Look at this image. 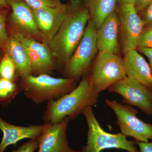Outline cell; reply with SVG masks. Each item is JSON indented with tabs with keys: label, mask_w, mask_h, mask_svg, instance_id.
<instances>
[{
	"label": "cell",
	"mask_w": 152,
	"mask_h": 152,
	"mask_svg": "<svg viewBox=\"0 0 152 152\" xmlns=\"http://www.w3.org/2000/svg\"><path fill=\"white\" fill-rule=\"evenodd\" d=\"M88 74L93 88L99 94L127 77L122 58L107 52H98Z\"/></svg>",
	"instance_id": "cell-6"
},
{
	"label": "cell",
	"mask_w": 152,
	"mask_h": 152,
	"mask_svg": "<svg viewBox=\"0 0 152 152\" xmlns=\"http://www.w3.org/2000/svg\"><path fill=\"white\" fill-rule=\"evenodd\" d=\"M142 12V17L141 18L144 28L152 27V2L147 6Z\"/></svg>",
	"instance_id": "cell-25"
},
{
	"label": "cell",
	"mask_w": 152,
	"mask_h": 152,
	"mask_svg": "<svg viewBox=\"0 0 152 152\" xmlns=\"http://www.w3.org/2000/svg\"><path fill=\"white\" fill-rule=\"evenodd\" d=\"M138 50L143 54L147 57L149 61V66L152 74V49L147 48H140L137 49Z\"/></svg>",
	"instance_id": "cell-27"
},
{
	"label": "cell",
	"mask_w": 152,
	"mask_h": 152,
	"mask_svg": "<svg viewBox=\"0 0 152 152\" xmlns=\"http://www.w3.org/2000/svg\"><path fill=\"white\" fill-rule=\"evenodd\" d=\"M32 10L44 7H55L61 5L60 0H22Z\"/></svg>",
	"instance_id": "cell-21"
},
{
	"label": "cell",
	"mask_w": 152,
	"mask_h": 152,
	"mask_svg": "<svg viewBox=\"0 0 152 152\" xmlns=\"http://www.w3.org/2000/svg\"><path fill=\"white\" fill-rule=\"evenodd\" d=\"M22 91L20 84L15 81L0 78V103L7 105L19 93Z\"/></svg>",
	"instance_id": "cell-19"
},
{
	"label": "cell",
	"mask_w": 152,
	"mask_h": 152,
	"mask_svg": "<svg viewBox=\"0 0 152 152\" xmlns=\"http://www.w3.org/2000/svg\"><path fill=\"white\" fill-rule=\"evenodd\" d=\"M82 114L86 118L88 126L87 143L83 148V152H101L111 148L139 152L135 143L128 140L126 136L122 133L110 134L104 131L95 116L92 107L86 108Z\"/></svg>",
	"instance_id": "cell-5"
},
{
	"label": "cell",
	"mask_w": 152,
	"mask_h": 152,
	"mask_svg": "<svg viewBox=\"0 0 152 152\" xmlns=\"http://www.w3.org/2000/svg\"><path fill=\"white\" fill-rule=\"evenodd\" d=\"M108 91L117 93L128 105L135 106L148 115L152 116V90L127 77L109 87Z\"/></svg>",
	"instance_id": "cell-10"
},
{
	"label": "cell",
	"mask_w": 152,
	"mask_h": 152,
	"mask_svg": "<svg viewBox=\"0 0 152 152\" xmlns=\"http://www.w3.org/2000/svg\"><path fill=\"white\" fill-rule=\"evenodd\" d=\"M17 77L18 76L15 66L10 57L5 53L0 62V78L15 82Z\"/></svg>",
	"instance_id": "cell-20"
},
{
	"label": "cell",
	"mask_w": 152,
	"mask_h": 152,
	"mask_svg": "<svg viewBox=\"0 0 152 152\" xmlns=\"http://www.w3.org/2000/svg\"><path fill=\"white\" fill-rule=\"evenodd\" d=\"M119 20L115 11L104 20L96 31L99 52H107L120 55Z\"/></svg>",
	"instance_id": "cell-14"
},
{
	"label": "cell",
	"mask_w": 152,
	"mask_h": 152,
	"mask_svg": "<svg viewBox=\"0 0 152 152\" xmlns=\"http://www.w3.org/2000/svg\"><path fill=\"white\" fill-rule=\"evenodd\" d=\"M119 20L120 47L124 54L136 50L138 42L144 29L141 17L134 4H119L116 9Z\"/></svg>",
	"instance_id": "cell-8"
},
{
	"label": "cell",
	"mask_w": 152,
	"mask_h": 152,
	"mask_svg": "<svg viewBox=\"0 0 152 152\" xmlns=\"http://www.w3.org/2000/svg\"><path fill=\"white\" fill-rule=\"evenodd\" d=\"M73 79L57 78L47 74L20 79L22 91L28 99L37 104L56 99L70 92L77 87Z\"/></svg>",
	"instance_id": "cell-3"
},
{
	"label": "cell",
	"mask_w": 152,
	"mask_h": 152,
	"mask_svg": "<svg viewBox=\"0 0 152 152\" xmlns=\"http://www.w3.org/2000/svg\"><path fill=\"white\" fill-rule=\"evenodd\" d=\"M12 9L10 21L13 29L48 44L38 27L32 10L23 1H9Z\"/></svg>",
	"instance_id": "cell-12"
},
{
	"label": "cell",
	"mask_w": 152,
	"mask_h": 152,
	"mask_svg": "<svg viewBox=\"0 0 152 152\" xmlns=\"http://www.w3.org/2000/svg\"><path fill=\"white\" fill-rule=\"evenodd\" d=\"M38 139H31L27 142L22 144L17 150L12 152H34L38 148Z\"/></svg>",
	"instance_id": "cell-24"
},
{
	"label": "cell",
	"mask_w": 152,
	"mask_h": 152,
	"mask_svg": "<svg viewBox=\"0 0 152 152\" xmlns=\"http://www.w3.org/2000/svg\"><path fill=\"white\" fill-rule=\"evenodd\" d=\"M99 94L93 88L88 73L70 92L48 102L42 119L50 124L60 122L66 118L73 120L86 108L97 104Z\"/></svg>",
	"instance_id": "cell-2"
},
{
	"label": "cell",
	"mask_w": 152,
	"mask_h": 152,
	"mask_svg": "<svg viewBox=\"0 0 152 152\" xmlns=\"http://www.w3.org/2000/svg\"><path fill=\"white\" fill-rule=\"evenodd\" d=\"M66 5L64 19L49 44L57 69L61 72L80 42L91 20L83 1L70 0Z\"/></svg>",
	"instance_id": "cell-1"
},
{
	"label": "cell",
	"mask_w": 152,
	"mask_h": 152,
	"mask_svg": "<svg viewBox=\"0 0 152 152\" xmlns=\"http://www.w3.org/2000/svg\"><path fill=\"white\" fill-rule=\"evenodd\" d=\"M105 102L115 114L117 124L123 134L132 137L139 142H148L152 140V125L140 119L137 116V110L115 100L106 99Z\"/></svg>",
	"instance_id": "cell-7"
},
{
	"label": "cell",
	"mask_w": 152,
	"mask_h": 152,
	"mask_svg": "<svg viewBox=\"0 0 152 152\" xmlns=\"http://www.w3.org/2000/svg\"><path fill=\"white\" fill-rule=\"evenodd\" d=\"M122 58L127 77L152 90V74L149 64L137 50L126 52Z\"/></svg>",
	"instance_id": "cell-15"
},
{
	"label": "cell",
	"mask_w": 152,
	"mask_h": 152,
	"mask_svg": "<svg viewBox=\"0 0 152 152\" xmlns=\"http://www.w3.org/2000/svg\"><path fill=\"white\" fill-rule=\"evenodd\" d=\"M83 1L96 30L109 15L115 11L118 3V0H84Z\"/></svg>",
	"instance_id": "cell-18"
},
{
	"label": "cell",
	"mask_w": 152,
	"mask_h": 152,
	"mask_svg": "<svg viewBox=\"0 0 152 152\" xmlns=\"http://www.w3.org/2000/svg\"><path fill=\"white\" fill-rule=\"evenodd\" d=\"M11 35L24 45L31 61V75L52 73L57 69L56 63L49 45L12 29Z\"/></svg>",
	"instance_id": "cell-9"
},
{
	"label": "cell",
	"mask_w": 152,
	"mask_h": 152,
	"mask_svg": "<svg viewBox=\"0 0 152 152\" xmlns=\"http://www.w3.org/2000/svg\"><path fill=\"white\" fill-rule=\"evenodd\" d=\"M140 48L152 49V27L144 28L137 45V49Z\"/></svg>",
	"instance_id": "cell-23"
},
{
	"label": "cell",
	"mask_w": 152,
	"mask_h": 152,
	"mask_svg": "<svg viewBox=\"0 0 152 152\" xmlns=\"http://www.w3.org/2000/svg\"><path fill=\"white\" fill-rule=\"evenodd\" d=\"M96 31L94 24L90 20L80 42L63 69L64 77L77 82L88 72L99 52Z\"/></svg>",
	"instance_id": "cell-4"
},
{
	"label": "cell",
	"mask_w": 152,
	"mask_h": 152,
	"mask_svg": "<svg viewBox=\"0 0 152 152\" xmlns=\"http://www.w3.org/2000/svg\"><path fill=\"white\" fill-rule=\"evenodd\" d=\"M135 0H118V3L123 4V3H131L134 4Z\"/></svg>",
	"instance_id": "cell-30"
},
{
	"label": "cell",
	"mask_w": 152,
	"mask_h": 152,
	"mask_svg": "<svg viewBox=\"0 0 152 152\" xmlns=\"http://www.w3.org/2000/svg\"><path fill=\"white\" fill-rule=\"evenodd\" d=\"M72 152H83V151H73Z\"/></svg>",
	"instance_id": "cell-32"
},
{
	"label": "cell",
	"mask_w": 152,
	"mask_h": 152,
	"mask_svg": "<svg viewBox=\"0 0 152 152\" xmlns=\"http://www.w3.org/2000/svg\"><path fill=\"white\" fill-rule=\"evenodd\" d=\"M10 6L8 0H0V9Z\"/></svg>",
	"instance_id": "cell-29"
},
{
	"label": "cell",
	"mask_w": 152,
	"mask_h": 152,
	"mask_svg": "<svg viewBox=\"0 0 152 152\" xmlns=\"http://www.w3.org/2000/svg\"><path fill=\"white\" fill-rule=\"evenodd\" d=\"M9 1H21L22 0H8Z\"/></svg>",
	"instance_id": "cell-31"
},
{
	"label": "cell",
	"mask_w": 152,
	"mask_h": 152,
	"mask_svg": "<svg viewBox=\"0 0 152 152\" xmlns=\"http://www.w3.org/2000/svg\"><path fill=\"white\" fill-rule=\"evenodd\" d=\"M66 8V4H62L55 7L32 10L38 27L49 45L64 19Z\"/></svg>",
	"instance_id": "cell-13"
},
{
	"label": "cell",
	"mask_w": 152,
	"mask_h": 152,
	"mask_svg": "<svg viewBox=\"0 0 152 152\" xmlns=\"http://www.w3.org/2000/svg\"><path fill=\"white\" fill-rule=\"evenodd\" d=\"M45 126V123L28 126H15L4 121L0 116V130L3 134L0 143V152H4L9 146L15 145L23 139H38Z\"/></svg>",
	"instance_id": "cell-16"
},
{
	"label": "cell",
	"mask_w": 152,
	"mask_h": 152,
	"mask_svg": "<svg viewBox=\"0 0 152 152\" xmlns=\"http://www.w3.org/2000/svg\"><path fill=\"white\" fill-rule=\"evenodd\" d=\"M70 120L66 118L60 122L45 123V126L38 137L37 152H72L67 138L68 124Z\"/></svg>",
	"instance_id": "cell-11"
},
{
	"label": "cell",
	"mask_w": 152,
	"mask_h": 152,
	"mask_svg": "<svg viewBox=\"0 0 152 152\" xmlns=\"http://www.w3.org/2000/svg\"><path fill=\"white\" fill-rule=\"evenodd\" d=\"M4 50L15 66L17 74L20 79L31 75V61L26 49L21 42L11 35Z\"/></svg>",
	"instance_id": "cell-17"
},
{
	"label": "cell",
	"mask_w": 152,
	"mask_h": 152,
	"mask_svg": "<svg viewBox=\"0 0 152 152\" xmlns=\"http://www.w3.org/2000/svg\"><path fill=\"white\" fill-rule=\"evenodd\" d=\"M152 2V0H135L134 5L137 12H142Z\"/></svg>",
	"instance_id": "cell-26"
},
{
	"label": "cell",
	"mask_w": 152,
	"mask_h": 152,
	"mask_svg": "<svg viewBox=\"0 0 152 152\" xmlns=\"http://www.w3.org/2000/svg\"><path fill=\"white\" fill-rule=\"evenodd\" d=\"M6 20L7 14L6 12L0 11V48L4 50L10 38L6 28Z\"/></svg>",
	"instance_id": "cell-22"
},
{
	"label": "cell",
	"mask_w": 152,
	"mask_h": 152,
	"mask_svg": "<svg viewBox=\"0 0 152 152\" xmlns=\"http://www.w3.org/2000/svg\"><path fill=\"white\" fill-rule=\"evenodd\" d=\"M137 144L140 149L139 152H152V142H138Z\"/></svg>",
	"instance_id": "cell-28"
}]
</instances>
